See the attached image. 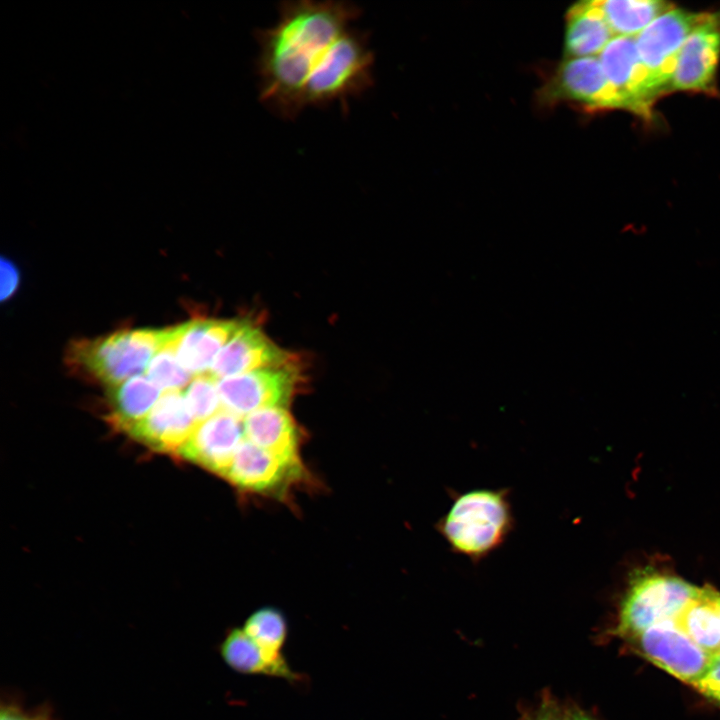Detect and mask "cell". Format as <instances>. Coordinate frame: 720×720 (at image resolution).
Instances as JSON below:
<instances>
[{
  "label": "cell",
  "mask_w": 720,
  "mask_h": 720,
  "mask_svg": "<svg viewBox=\"0 0 720 720\" xmlns=\"http://www.w3.org/2000/svg\"><path fill=\"white\" fill-rule=\"evenodd\" d=\"M360 15L361 8L348 1L281 2L277 22L255 34L261 103L282 119H295L305 109L312 71Z\"/></svg>",
  "instance_id": "cell-1"
},
{
  "label": "cell",
  "mask_w": 720,
  "mask_h": 720,
  "mask_svg": "<svg viewBox=\"0 0 720 720\" xmlns=\"http://www.w3.org/2000/svg\"><path fill=\"white\" fill-rule=\"evenodd\" d=\"M512 523L505 490L473 489L454 498L438 529L452 551L477 561L504 543Z\"/></svg>",
  "instance_id": "cell-2"
},
{
  "label": "cell",
  "mask_w": 720,
  "mask_h": 720,
  "mask_svg": "<svg viewBox=\"0 0 720 720\" xmlns=\"http://www.w3.org/2000/svg\"><path fill=\"white\" fill-rule=\"evenodd\" d=\"M168 337V329H126L70 344L66 361L107 387L142 375Z\"/></svg>",
  "instance_id": "cell-3"
},
{
  "label": "cell",
  "mask_w": 720,
  "mask_h": 720,
  "mask_svg": "<svg viewBox=\"0 0 720 720\" xmlns=\"http://www.w3.org/2000/svg\"><path fill=\"white\" fill-rule=\"evenodd\" d=\"M374 53L368 34L349 28L327 49L304 89V107H322L348 100L373 86Z\"/></svg>",
  "instance_id": "cell-4"
},
{
  "label": "cell",
  "mask_w": 720,
  "mask_h": 720,
  "mask_svg": "<svg viewBox=\"0 0 720 720\" xmlns=\"http://www.w3.org/2000/svg\"><path fill=\"white\" fill-rule=\"evenodd\" d=\"M697 590L677 576L640 572L624 597L615 632L631 639L656 624L675 619Z\"/></svg>",
  "instance_id": "cell-5"
},
{
  "label": "cell",
  "mask_w": 720,
  "mask_h": 720,
  "mask_svg": "<svg viewBox=\"0 0 720 720\" xmlns=\"http://www.w3.org/2000/svg\"><path fill=\"white\" fill-rule=\"evenodd\" d=\"M704 13L671 8L636 36V47L654 100L670 92L671 80L683 44Z\"/></svg>",
  "instance_id": "cell-6"
},
{
  "label": "cell",
  "mask_w": 720,
  "mask_h": 720,
  "mask_svg": "<svg viewBox=\"0 0 720 720\" xmlns=\"http://www.w3.org/2000/svg\"><path fill=\"white\" fill-rule=\"evenodd\" d=\"M540 97L548 104L569 101L590 111L626 110L597 57H564L542 88Z\"/></svg>",
  "instance_id": "cell-7"
},
{
  "label": "cell",
  "mask_w": 720,
  "mask_h": 720,
  "mask_svg": "<svg viewBox=\"0 0 720 720\" xmlns=\"http://www.w3.org/2000/svg\"><path fill=\"white\" fill-rule=\"evenodd\" d=\"M629 640L650 662L692 686L703 678L712 658L674 619L656 624Z\"/></svg>",
  "instance_id": "cell-8"
},
{
  "label": "cell",
  "mask_w": 720,
  "mask_h": 720,
  "mask_svg": "<svg viewBox=\"0 0 720 720\" xmlns=\"http://www.w3.org/2000/svg\"><path fill=\"white\" fill-rule=\"evenodd\" d=\"M298 375L290 366L267 368L217 380L222 409L240 418L264 408H286Z\"/></svg>",
  "instance_id": "cell-9"
},
{
  "label": "cell",
  "mask_w": 720,
  "mask_h": 720,
  "mask_svg": "<svg viewBox=\"0 0 720 720\" xmlns=\"http://www.w3.org/2000/svg\"><path fill=\"white\" fill-rule=\"evenodd\" d=\"M719 60L720 13H704L681 48L670 91L717 95Z\"/></svg>",
  "instance_id": "cell-10"
},
{
  "label": "cell",
  "mask_w": 720,
  "mask_h": 720,
  "mask_svg": "<svg viewBox=\"0 0 720 720\" xmlns=\"http://www.w3.org/2000/svg\"><path fill=\"white\" fill-rule=\"evenodd\" d=\"M244 440L243 418L222 409L196 425L178 455L224 476Z\"/></svg>",
  "instance_id": "cell-11"
},
{
  "label": "cell",
  "mask_w": 720,
  "mask_h": 720,
  "mask_svg": "<svg viewBox=\"0 0 720 720\" xmlns=\"http://www.w3.org/2000/svg\"><path fill=\"white\" fill-rule=\"evenodd\" d=\"M598 58L608 81L622 97L626 110L650 119L655 100L647 87L636 36H615Z\"/></svg>",
  "instance_id": "cell-12"
},
{
  "label": "cell",
  "mask_w": 720,
  "mask_h": 720,
  "mask_svg": "<svg viewBox=\"0 0 720 720\" xmlns=\"http://www.w3.org/2000/svg\"><path fill=\"white\" fill-rule=\"evenodd\" d=\"M198 423L181 391L164 392L128 434L153 450L179 454Z\"/></svg>",
  "instance_id": "cell-13"
},
{
  "label": "cell",
  "mask_w": 720,
  "mask_h": 720,
  "mask_svg": "<svg viewBox=\"0 0 720 720\" xmlns=\"http://www.w3.org/2000/svg\"><path fill=\"white\" fill-rule=\"evenodd\" d=\"M291 355L258 327L245 321L216 356L209 374L216 380L267 368L289 366Z\"/></svg>",
  "instance_id": "cell-14"
},
{
  "label": "cell",
  "mask_w": 720,
  "mask_h": 720,
  "mask_svg": "<svg viewBox=\"0 0 720 720\" xmlns=\"http://www.w3.org/2000/svg\"><path fill=\"white\" fill-rule=\"evenodd\" d=\"M303 472V465L287 463L244 440L223 477L242 490L270 494L300 479Z\"/></svg>",
  "instance_id": "cell-15"
},
{
  "label": "cell",
  "mask_w": 720,
  "mask_h": 720,
  "mask_svg": "<svg viewBox=\"0 0 720 720\" xmlns=\"http://www.w3.org/2000/svg\"><path fill=\"white\" fill-rule=\"evenodd\" d=\"M245 321L193 319L173 327L176 356L194 376L208 373L216 356Z\"/></svg>",
  "instance_id": "cell-16"
},
{
  "label": "cell",
  "mask_w": 720,
  "mask_h": 720,
  "mask_svg": "<svg viewBox=\"0 0 720 720\" xmlns=\"http://www.w3.org/2000/svg\"><path fill=\"white\" fill-rule=\"evenodd\" d=\"M245 440L292 465L302 466L297 425L282 407L257 410L243 418Z\"/></svg>",
  "instance_id": "cell-17"
},
{
  "label": "cell",
  "mask_w": 720,
  "mask_h": 720,
  "mask_svg": "<svg viewBox=\"0 0 720 720\" xmlns=\"http://www.w3.org/2000/svg\"><path fill=\"white\" fill-rule=\"evenodd\" d=\"M615 37L599 0L580 1L566 13L565 57H595Z\"/></svg>",
  "instance_id": "cell-18"
},
{
  "label": "cell",
  "mask_w": 720,
  "mask_h": 720,
  "mask_svg": "<svg viewBox=\"0 0 720 720\" xmlns=\"http://www.w3.org/2000/svg\"><path fill=\"white\" fill-rule=\"evenodd\" d=\"M221 655L228 666L242 674L302 681V675L292 670L285 658L269 656L242 628H234L226 635L221 644Z\"/></svg>",
  "instance_id": "cell-19"
},
{
  "label": "cell",
  "mask_w": 720,
  "mask_h": 720,
  "mask_svg": "<svg viewBox=\"0 0 720 720\" xmlns=\"http://www.w3.org/2000/svg\"><path fill=\"white\" fill-rule=\"evenodd\" d=\"M107 392L110 423L128 433L150 412L162 391L146 375H138L108 387Z\"/></svg>",
  "instance_id": "cell-20"
},
{
  "label": "cell",
  "mask_w": 720,
  "mask_h": 720,
  "mask_svg": "<svg viewBox=\"0 0 720 720\" xmlns=\"http://www.w3.org/2000/svg\"><path fill=\"white\" fill-rule=\"evenodd\" d=\"M674 621L703 650L720 652V592L698 587Z\"/></svg>",
  "instance_id": "cell-21"
},
{
  "label": "cell",
  "mask_w": 720,
  "mask_h": 720,
  "mask_svg": "<svg viewBox=\"0 0 720 720\" xmlns=\"http://www.w3.org/2000/svg\"><path fill=\"white\" fill-rule=\"evenodd\" d=\"M615 36H637L652 21L673 8L661 0H599Z\"/></svg>",
  "instance_id": "cell-22"
},
{
  "label": "cell",
  "mask_w": 720,
  "mask_h": 720,
  "mask_svg": "<svg viewBox=\"0 0 720 720\" xmlns=\"http://www.w3.org/2000/svg\"><path fill=\"white\" fill-rule=\"evenodd\" d=\"M242 629L269 656L284 658L281 650L287 639L288 625L280 610L260 608L249 615Z\"/></svg>",
  "instance_id": "cell-23"
},
{
  "label": "cell",
  "mask_w": 720,
  "mask_h": 720,
  "mask_svg": "<svg viewBox=\"0 0 720 720\" xmlns=\"http://www.w3.org/2000/svg\"><path fill=\"white\" fill-rule=\"evenodd\" d=\"M145 375L163 392L181 391L194 378L176 356L173 328H168V337L151 359Z\"/></svg>",
  "instance_id": "cell-24"
},
{
  "label": "cell",
  "mask_w": 720,
  "mask_h": 720,
  "mask_svg": "<svg viewBox=\"0 0 720 720\" xmlns=\"http://www.w3.org/2000/svg\"><path fill=\"white\" fill-rule=\"evenodd\" d=\"M183 396L197 423L222 410L217 380L209 373L194 376L184 389Z\"/></svg>",
  "instance_id": "cell-25"
},
{
  "label": "cell",
  "mask_w": 720,
  "mask_h": 720,
  "mask_svg": "<svg viewBox=\"0 0 720 720\" xmlns=\"http://www.w3.org/2000/svg\"><path fill=\"white\" fill-rule=\"evenodd\" d=\"M694 687L703 695L720 702V652L712 655L707 672Z\"/></svg>",
  "instance_id": "cell-26"
},
{
  "label": "cell",
  "mask_w": 720,
  "mask_h": 720,
  "mask_svg": "<svg viewBox=\"0 0 720 720\" xmlns=\"http://www.w3.org/2000/svg\"><path fill=\"white\" fill-rule=\"evenodd\" d=\"M19 284V273L15 265L2 258L1 260V300L10 298Z\"/></svg>",
  "instance_id": "cell-27"
},
{
  "label": "cell",
  "mask_w": 720,
  "mask_h": 720,
  "mask_svg": "<svg viewBox=\"0 0 720 720\" xmlns=\"http://www.w3.org/2000/svg\"><path fill=\"white\" fill-rule=\"evenodd\" d=\"M528 720H567V714L554 700L546 697Z\"/></svg>",
  "instance_id": "cell-28"
},
{
  "label": "cell",
  "mask_w": 720,
  "mask_h": 720,
  "mask_svg": "<svg viewBox=\"0 0 720 720\" xmlns=\"http://www.w3.org/2000/svg\"><path fill=\"white\" fill-rule=\"evenodd\" d=\"M567 720H595L579 709L566 710Z\"/></svg>",
  "instance_id": "cell-29"
},
{
  "label": "cell",
  "mask_w": 720,
  "mask_h": 720,
  "mask_svg": "<svg viewBox=\"0 0 720 720\" xmlns=\"http://www.w3.org/2000/svg\"><path fill=\"white\" fill-rule=\"evenodd\" d=\"M0 720H38V719H33L30 717H27V716L21 714L20 712L7 710V711L2 712Z\"/></svg>",
  "instance_id": "cell-30"
}]
</instances>
